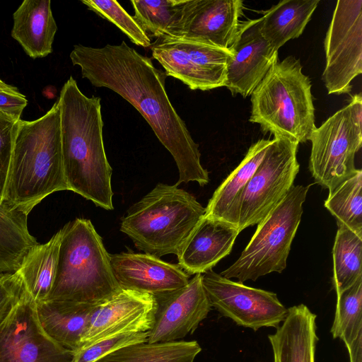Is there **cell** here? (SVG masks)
Wrapping results in <instances>:
<instances>
[{
  "mask_svg": "<svg viewBox=\"0 0 362 362\" xmlns=\"http://www.w3.org/2000/svg\"><path fill=\"white\" fill-rule=\"evenodd\" d=\"M334 339L348 346L362 334V277L337 294L334 319L330 329Z\"/></svg>",
  "mask_w": 362,
  "mask_h": 362,
  "instance_id": "30",
  "label": "cell"
},
{
  "mask_svg": "<svg viewBox=\"0 0 362 362\" xmlns=\"http://www.w3.org/2000/svg\"><path fill=\"white\" fill-rule=\"evenodd\" d=\"M227 65L226 87L233 95H251L277 60L278 51L263 37L259 18L241 21Z\"/></svg>",
  "mask_w": 362,
  "mask_h": 362,
  "instance_id": "17",
  "label": "cell"
},
{
  "mask_svg": "<svg viewBox=\"0 0 362 362\" xmlns=\"http://www.w3.org/2000/svg\"><path fill=\"white\" fill-rule=\"evenodd\" d=\"M63 190L69 189L56 101L41 117L18 122L4 202L28 215L44 198Z\"/></svg>",
  "mask_w": 362,
  "mask_h": 362,
  "instance_id": "3",
  "label": "cell"
},
{
  "mask_svg": "<svg viewBox=\"0 0 362 362\" xmlns=\"http://www.w3.org/2000/svg\"><path fill=\"white\" fill-rule=\"evenodd\" d=\"M346 349L350 362H362V334Z\"/></svg>",
  "mask_w": 362,
  "mask_h": 362,
  "instance_id": "36",
  "label": "cell"
},
{
  "mask_svg": "<svg viewBox=\"0 0 362 362\" xmlns=\"http://www.w3.org/2000/svg\"><path fill=\"white\" fill-rule=\"evenodd\" d=\"M11 36L32 59L52 52L57 25L49 0H25L13 13Z\"/></svg>",
  "mask_w": 362,
  "mask_h": 362,
  "instance_id": "22",
  "label": "cell"
},
{
  "mask_svg": "<svg viewBox=\"0 0 362 362\" xmlns=\"http://www.w3.org/2000/svg\"><path fill=\"white\" fill-rule=\"evenodd\" d=\"M202 274L211 308L236 325L254 331L276 329L286 318L288 308L275 293L233 281L212 269Z\"/></svg>",
  "mask_w": 362,
  "mask_h": 362,
  "instance_id": "12",
  "label": "cell"
},
{
  "mask_svg": "<svg viewBox=\"0 0 362 362\" xmlns=\"http://www.w3.org/2000/svg\"><path fill=\"white\" fill-rule=\"evenodd\" d=\"M57 101L64 171L69 189L97 206L113 209L112 170L103 143L100 98L85 95L70 76Z\"/></svg>",
  "mask_w": 362,
  "mask_h": 362,
  "instance_id": "2",
  "label": "cell"
},
{
  "mask_svg": "<svg viewBox=\"0 0 362 362\" xmlns=\"http://www.w3.org/2000/svg\"><path fill=\"white\" fill-rule=\"evenodd\" d=\"M114 276L122 289L157 297L185 287L189 275L179 264L163 261L146 253L110 255Z\"/></svg>",
  "mask_w": 362,
  "mask_h": 362,
  "instance_id": "18",
  "label": "cell"
},
{
  "mask_svg": "<svg viewBox=\"0 0 362 362\" xmlns=\"http://www.w3.org/2000/svg\"><path fill=\"white\" fill-rule=\"evenodd\" d=\"M185 0H132L133 18L151 37H170L180 21Z\"/></svg>",
  "mask_w": 362,
  "mask_h": 362,
  "instance_id": "29",
  "label": "cell"
},
{
  "mask_svg": "<svg viewBox=\"0 0 362 362\" xmlns=\"http://www.w3.org/2000/svg\"><path fill=\"white\" fill-rule=\"evenodd\" d=\"M298 144L274 137L246 185L238 211L239 232L258 224L286 197L299 171Z\"/></svg>",
  "mask_w": 362,
  "mask_h": 362,
  "instance_id": "9",
  "label": "cell"
},
{
  "mask_svg": "<svg viewBox=\"0 0 362 362\" xmlns=\"http://www.w3.org/2000/svg\"><path fill=\"white\" fill-rule=\"evenodd\" d=\"M243 14V1L240 0H185L180 21L170 37L230 50Z\"/></svg>",
  "mask_w": 362,
  "mask_h": 362,
  "instance_id": "14",
  "label": "cell"
},
{
  "mask_svg": "<svg viewBox=\"0 0 362 362\" xmlns=\"http://www.w3.org/2000/svg\"><path fill=\"white\" fill-rule=\"evenodd\" d=\"M148 337V331L121 334L100 340L75 352L74 362H96L124 346L146 342Z\"/></svg>",
  "mask_w": 362,
  "mask_h": 362,
  "instance_id": "32",
  "label": "cell"
},
{
  "mask_svg": "<svg viewBox=\"0 0 362 362\" xmlns=\"http://www.w3.org/2000/svg\"><path fill=\"white\" fill-rule=\"evenodd\" d=\"M62 230L55 279L46 300L98 304L119 291L110 254L91 221L76 218Z\"/></svg>",
  "mask_w": 362,
  "mask_h": 362,
  "instance_id": "4",
  "label": "cell"
},
{
  "mask_svg": "<svg viewBox=\"0 0 362 362\" xmlns=\"http://www.w3.org/2000/svg\"><path fill=\"white\" fill-rule=\"evenodd\" d=\"M70 59L93 86L115 92L141 113L176 163L179 178L175 185L208 184L209 173L201 164L199 146L168 98L167 75L150 58L122 41L103 47L76 45Z\"/></svg>",
  "mask_w": 362,
  "mask_h": 362,
  "instance_id": "1",
  "label": "cell"
},
{
  "mask_svg": "<svg viewBox=\"0 0 362 362\" xmlns=\"http://www.w3.org/2000/svg\"><path fill=\"white\" fill-rule=\"evenodd\" d=\"M23 290L17 272L0 275V324L13 308Z\"/></svg>",
  "mask_w": 362,
  "mask_h": 362,
  "instance_id": "34",
  "label": "cell"
},
{
  "mask_svg": "<svg viewBox=\"0 0 362 362\" xmlns=\"http://www.w3.org/2000/svg\"><path fill=\"white\" fill-rule=\"evenodd\" d=\"M153 57L191 90H209L226 86L228 49L179 37L158 38L151 44Z\"/></svg>",
  "mask_w": 362,
  "mask_h": 362,
  "instance_id": "11",
  "label": "cell"
},
{
  "mask_svg": "<svg viewBox=\"0 0 362 362\" xmlns=\"http://www.w3.org/2000/svg\"><path fill=\"white\" fill-rule=\"evenodd\" d=\"M239 233L236 226L204 216L179 250L178 264L189 275L204 273L230 252Z\"/></svg>",
  "mask_w": 362,
  "mask_h": 362,
  "instance_id": "19",
  "label": "cell"
},
{
  "mask_svg": "<svg viewBox=\"0 0 362 362\" xmlns=\"http://www.w3.org/2000/svg\"><path fill=\"white\" fill-rule=\"evenodd\" d=\"M320 0H283L263 12L259 30L276 49L298 38L317 8Z\"/></svg>",
  "mask_w": 362,
  "mask_h": 362,
  "instance_id": "24",
  "label": "cell"
},
{
  "mask_svg": "<svg viewBox=\"0 0 362 362\" xmlns=\"http://www.w3.org/2000/svg\"><path fill=\"white\" fill-rule=\"evenodd\" d=\"M310 185H293L286 197L257 224L239 258L220 274L243 283L272 272L281 273L301 220Z\"/></svg>",
  "mask_w": 362,
  "mask_h": 362,
  "instance_id": "7",
  "label": "cell"
},
{
  "mask_svg": "<svg viewBox=\"0 0 362 362\" xmlns=\"http://www.w3.org/2000/svg\"><path fill=\"white\" fill-rule=\"evenodd\" d=\"M96 305L44 300L35 303V308L44 332L56 343L75 353L80 349Z\"/></svg>",
  "mask_w": 362,
  "mask_h": 362,
  "instance_id": "21",
  "label": "cell"
},
{
  "mask_svg": "<svg viewBox=\"0 0 362 362\" xmlns=\"http://www.w3.org/2000/svg\"><path fill=\"white\" fill-rule=\"evenodd\" d=\"M88 8L103 18L115 25L136 45L151 47V38L141 28L133 16H130L116 1L82 0Z\"/></svg>",
  "mask_w": 362,
  "mask_h": 362,
  "instance_id": "31",
  "label": "cell"
},
{
  "mask_svg": "<svg viewBox=\"0 0 362 362\" xmlns=\"http://www.w3.org/2000/svg\"><path fill=\"white\" fill-rule=\"evenodd\" d=\"M18 122L0 112V206L6 204L4 195Z\"/></svg>",
  "mask_w": 362,
  "mask_h": 362,
  "instance_id": "33",
  "label": "cell"
},
{
  "mask_svg": "<svg viewBox=\"0 0 362 362\" xmlns=\"http://www.w3.org/2000/svg\"><path fill=\"white\" fill-rule=\"evenodd\" d=\"M332 284L337 294L362 277V235L338 226L332 249Z\"/></svg>",
  "mask_w": 362,
  "mask_h": 362,
  "instance_id": "27",
  "label": "cell"
},
{
  "mask_svg": "<svg viewBox=\"0 0 362 362\" xmlns=\"http://www.w3.org/2000/svg\"><path fill=\"white\" fill-rule=\"evenodd\" d=\"M155 298L156 310L148 343L177 341L192 334L211 310L202 274H195L185 287Z\"/></svg>",
  "mask_w": 362,
  "mask_h": 362,
  "instance_id": "16",
  "label": "cell"
},
{
  "mask_svg": "<svg viewBox=\"0 0 362 362\" xmlns=\"http://www.w3.org/2000/svg\"><path fill=\"white\" fill-rule=\"evenodd\" d=\"M324 47L322 81L329 94H346L362 73V1H337Z\"/></svg>",
  "mask_w": 362,
  "mask_h": 362,
  "instance_id": "10",
  "label": "cell"
},
{
  "mask_svg": "<svg viewBox=\"0 0 362 362\" xmlns=\"http://www.w3.org/2000/svg\"><path fill=\"white\" fill-rule=\"evenodd\" d=\"M201 351L197 341H146L121 348L96 362H194Z\"/></svg>",
  "mask_w": 362,
  "mask_h": 362,
  "instance_id": "26",
  "label": "cell"
},
{
  "mask_svg": "<svg viewBox=\"0 0 362 362\" xmlns=\"http://www.w3.org/2000/svg\"><path fill=\"white\" fill-rule=\"evenodd\" d=\"M74 354L44 332L35 302L24 289L0 324V362H74Z\"/></svg>",
  "mask_w": 362,
  "mask_h": 362,
  "instance_id": "13",
  "label": "cell"
},
{
  "mask_svg": "<svg viewBox=\"0 0 362 362\" xmlns=\"http://www.w3.org/2000/svg\"><path fill=\"white\" fill-rule=\"evenodd\" d=\"M156 310L152 295L121 289L95 305L79 349L115 335L149 331Z\"/></svg>",
  "mask_w": 362,
  "mask_h": 362,
  "instance_id": "15",
  "label": "cell"
},
{
  "mask_svg": "<svg viewBox=\"0 0 362 362\" xmlns=\"http://www.w3.org/2000/svg\"><path fill=\"white\" fill-rule=\"evenodd\" d=\"M325 208L336 218L338 226L362 235V171L357 170L329 192Z\"/></svg>",
  "mask_w": 362,
  "mask_h": 362,
  "instance_id": "28",
  "label": "cell"
},
{
  "mask_svg": "<svg viewBox=\"0 0 362 362\" xmlns=\"http://www.w3.org/2000/svg\"><path fill=\"white\" fill-rule=\"evenodd\" d=\"M311 88L299 59H278L250 95L249 121L274 137L298 144L309 141L316 127Z\"/></svg>",
  "mask_w": 362,
  "mask_h": 362,
  "instance_id": "5",
  "label": "cell"
},
{
  "mask_svg": "<svg viewBox=\"0 0 362 362\" xmlns=\"http://www.w3.org/2000/svg\"><path fill=\"white\" fill-rule=\"evenodd\" d=\"M310 171L315 182L329 190L352 175L355 156L362 144V97L349 103L315 127L311 133Z\"/></svg>",
  "mask_w": 362,
  "mask_h": 362,
  "instance_id": "8",
  "label": "cell"
},
{
  "mask_svg": "<svg viewBox=\"0 0 362 362\" xmlns=\"http://www.w3.org/2000/svg\"><path fill=\"white\" fill-rule=\"evenodd\" d=\"M28 104L25 96L17 90L0 89V112L18 122Z\"/></svg>",
  "mask_w": 362,
  "mask_h": 362,
  "instance_id": "35",
  "label": "cell"
},
{
  "mask_svg": "<svg viewBox=\"0 0 362 362\" xmlns=\"http://www.w3.org/2000/svg\"><path fill=\"white\" fill-rule=\"evenodd\" d=\"M204 214L205 208L191 194L158 183L127 210L120 230L144 253L177 255Z\"/></svg>",
  "mask_w": 362,
  "mask_h": 362,
  "instance_id": "6",
  "label": "cell"
},
{
  "mask_svg": "<svg viewBox=\"0 0 362 362\" xmlns=\"http://www.w3.org/2000/svg\"><path fill=\"white\" fill-rule=\"evenodd\" d=\"M62 236L60 229L47 243L35 245L16 272L25 291L35 303L46 300L52 288Z\"/></svg>",
  "mask_w": 362,
  "mask_h": 362,
  "instance_id": "25",
  "label": "cell"
},
{
  "mask_svg": "<svg viewBox=\"0 0 362 362\" xmlns=\"http://www.w3.org/2000/svg\"><path fill=\"white\" fill-rule=\"evenodd\" d=\"M272 139L253 144L238 166L219 185L205 208L204 216L238 228L239 205L247 183L261 163Z\"/></svg>",
  "mask_w": 362,
  "mask_h": 362,
  "instance_id": "23",
  "label": "cell"
},
{
  "mask_svg": "<svg viewBox=\"0 0 362 362\" xmlns=\"http://www.w3.org/2000/svg\"><path fill=\"white\" fill-rule=\"evenodd\" d=\"M317 316L305 305L288 308L276 332L268 335L274 362H315Z\"/></svg>",
  "mask_w": 362,
  "mask_h": 362,
  "instance_id": "20",
  "label": "cell"
},
{
  "mask_svg": "<svg viewBox=\"0 0 362 362\" xmlns=\"http://www.w3.org/2000/svg\"><path fill=\"white\" fill-rule=\"evenodd\" d=\"M0 89H4V90H17L18 88L11 86L8 85L6 83H4L1 78H0Z\"/></svg>",
  "mask_w": 362,
  "mask_h": 362,
  "instance_id": "37",
  "label": "cell"
}]
</instances>
